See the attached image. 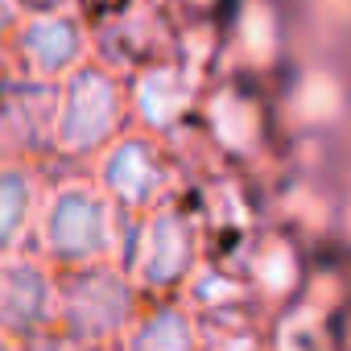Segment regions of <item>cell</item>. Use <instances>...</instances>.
I'll list each match as a JSON object with an SVG mask.
<instances>
[{"label":"cell","mask_w":351,"mask_h":351,"mask_svg":"<svg viewBox=\"0 0 351 351\" xmlns=\"http://www.w3.org/2000/svg\"><path fill=\"white\" fill-rule=\"evenodd\" d=\"M34 244L62 273L116 261L120 256V203L95 178H62L42 195Z\"/></svg>","instance_id":"cell-1"},{"label":"cell","mask_w":351,"mask_h":351,"mask_svg":"<svg viewBox=\"0 0 351 351\" xmlns=\"http://www.w3.org/2000/svg\"><path fill=\"white\" fill-rule=\"evenodd\" d=\"M128 95L120 79L104 62H83L58 83V124H54V153L58 157H87L104 153L120 136Z\"/></svg>","instance_id":"cell-2"},{"label":"cell","mask_w":351,"mask_h":351,"mask_svg":"<svg viewBox=\"0 0 351 351\" xmlns=\"http://www.w3.org/2000/svg\"><path fill=\"white\" fill-rule=\"evenodd\" d=\"M132 322V281L116 269V261L66 269L62 273V314L58 326L91 347L120 339Z\"/></svg>","instance_id":"cell-3"},{"label":"cell","mask_w":351,"mask_h":351,"mask_svg":"<svg viewBox=\"0 0 351 351\" xmlns=\"http://www.w3.org/2000/svg\"><path fill=\"white\" fill-rule=\"evenodd\" d=\"M62 314V269L42 252H17L0 261V326L17 339H38L58 326Z\"/></svg>","instance_id":"cell-4"},{"label":"cell","mask_w":351,"mask_h":351,"mask_svg":"<svg viewBox=\"0 0 351 351\" xmlns=\"http://www.w3.org/2000/svg\"><path fill=\"white\" fill-rule=\"evenodd\" d=\"M9 46L25 75L50 79V83H62L71 71H79L91 58V34L75 9H38L21 17Z\"/></svg>","instance_id":"cell-5"},{"label":"cell","mask_w":351,"mask_h":351,"mask_svg":"<svg viewBox=\"0 0 351 351\" xmlns=\"http://www.w3.org/2000/svg\"><path fill=\"white\" fill-rule=\"evenodd\" d=\"M58 124V83L38 75H13L0 83V149L5 157L54 153Z\"/></svg>","instance_id":"cell-6"},{"label":"cell","mask_w":351,"mask_h":351,"mask_svg":"<svg viewBox=\"0 0 351 351\" xmlns=\"http://www.w3.org/2000/svg\"><path fill=\"white\" fill-rule=\"evenodd\" d=\"M95 182L124 211H145L161 195V157L145 136H116L99 153Z\"/></svg>","instance_id":"cell-7"},{"label":"cell","mask_w":351,"mask_h":351,"mask_svg":"<svg viewBox=\"0 0 351 351\" xmlns=\"http://www.w3.org/2000/svg\"><path fill=\"white\" fill-rule=\"evenodd\" d=\"M42 178L29 157H0V261L25 252L42 211Z\"/></svg>","instance_id":"cell-8"},{"label":"cell","mask_w":351,"mask_h":351,"mask_svg":"<svg viewBox=\"0 0 351 351\" xmlns=\"http://www.w3.org/2000/svg\"><path fill=\"white\" fill-rule=\"evenodd\" d=\"M182 269H186V223L173 211H157L141 232L132 281L136 285H169Z\"/></svg>","instance_id":"cell-9"},{"label":"cell","mask_w":351,"mask_h":351,"mask_svg":"<svg viewBox=\"0 0 351 351\" xmlns=\"http://www.w3.org/2000/svg\"><path fill=\"white\" fill-rule=\"evenodd\" d=\"M182 104H186V87H182V79L173 75V71H145L141 79H136V87H132V108H136V116L145 120V124H153V128H161V124H169L173 116L182 112Z\"/></svg>","instance_id":"cell-10"},{"label":"cell","mask_w":351,"mask_h":351,"mask_svg":"<svg viewBox=\"0 0 351 351\" xmlns=\"http://www.w3.org/2000/svg\"><path fill=\"white\" fill-rule=\"evenodd\" d=\"M120 351H191V322L178 310H157L149 318H136L120 335Z\"/></svg>","instance_id":"cell-11"},{"label":"cell","mask_w":351,"mask_h":351,"mask_svg":"<svg viewBox=\"0 0 351 351\" xmlns=\"http://www.w3.org/2000/svg\"><path fill=\"white\" fill-rule=\"evenodd\" d=\"M25 351H95V347L75 339V335H66L62 326H54V330H46L38 339H25Z\"/></svg>","instance_id":"cell-12"},{"label":"cell","mask_w":351,"mask_h":351,"mask_svg":"<svg viewBox=\"0 0 351 351\" xmlns=\"http://www.w3.org/2000/svg\"><path fill=\"white\" fill-rule=\"evenodd\" d=\"M21 17H25V13H21V0H0V50L13 42Z\"/></svg>","instance_id":"cell-13"},{"label":"cell","mask_w":351,"mask_h":351,"mask_svg":"<svg viewBox=\"0 0 351 351\" xmlns=\"http://www.w3.org/2000/svg\"><path fill=\"white\" fill-rule=\"evenodd\" d=\"M0 351H25V339H17L13 330L0 326Z\"/></svg>","instance_id":"cell-14"},{"label":"cell","mask_w":351,"mask_h":351,"mask_svg":"<svg viewBox=\"0 0 351 351\" xmlns=\"http://www.w3.org/2000/svg\"><path fill=\"white\" fill-rule=\"evenodd\" d=\"M0 157H5V149H0Z\"/></svg>","instance_id":"cell-15"}]
</instances>
